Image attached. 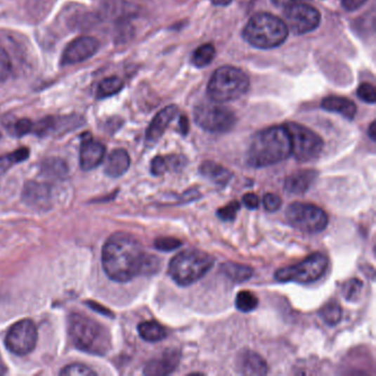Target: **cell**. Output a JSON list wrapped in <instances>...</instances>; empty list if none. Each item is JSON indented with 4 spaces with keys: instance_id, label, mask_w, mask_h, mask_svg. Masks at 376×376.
Wrapping results in <instances>:
<instances>
[{
    "instance_id": "4fadbf2b",
    "label": "cell",
    "mask_w": 376,
    "mask_h": 376,
    "mask_svg": "<svg viewBox=\"0 0 376 376\" xmlns=\"http://www.w3.org/2000/svg\"><path fill=\"white\" fill-rule=\"evenodd\" d=\"M100 48V42L94 37H77L72 40L62 53L61 64L63 67L82 63L94 56Z\"/></svg>"
},
{
    "instance_id": "7c38bea8",
    "label": "cell",
    "mask_w": 376,
    "mask_h": 376,
    "mask_svg": "<svg viewBox=\"0 0 376 376\" xmlns=\"http://www.w3.org/2000/svg\"><path fill=\"white\" fill-rule=\"evenodd\" d=\"M285 18L287 28L294 34H305L318 28L321 15L317 8L302 1L287 7Z\"/></svg>"
},
{
    "instance_id": "ac0fdd59",
    "label": "cell",
    "mask_w": 376,
    "mask_h": 376,
    "mask_svg": "<svg viewBox=\"0 0 376 376\" xmlns=\"http://www.w3.org/2000/svg\"><path fill=\"white\" fill-rule=\"evenodd\" d=\"M179 113L177 106H167L164 110H160L154 119L151 121L150 125L147 128L146 141L148 143H155L162 138L168 126L170 125L174 117Z\"/></svg>"
},
{
    "instance_id": "277c9868",
    "label": "cell",
    "mask_w": 376,
    "mask_h": 376,
    "mask_svg": "<svg viewBox=\"0 0 376 376\" xmlns=\"http://www.w3.org/2000/svg\"><path fill=\"white\" fill-rule=\"evenodd\" d=\"M244 39L259 49H273L286 41L288 28L284 20L268 13H256L243 31Z\"/></svg>"
},
{
    "instance_id": "ffe728a7",
    "label": "cell",
    "mask_w": 376,
    "mask_h": 376,
    "mask_svg": "<svg viewBox=\"0 0 376 376\" xmlns=\"http://www.w3.org/2000/svg\"><path fill=\"white\" fill-rule=\"evenodd\" d=\"M318 171L313 169H302L290 174L285 182V189L294 195H304L317 179Z\"/></svg>"
},
{
    "instance_id": "9a60e30c",
    "label": "cell",
    "mask_w": 376,
    "mask_h": 376,
    "mask_svg": "<svg viewBox=\"0 0 376 376\" xmlns=\"http://www.w3.org/2000/svg\"><path fill=\"white\" fill-rule=\"evenodd\" d=\"M51 197V187L48 183L29 181L23 188V202L37 210H46L50 207Z\"/></svg>"
},
{
    "instance_id": "7bdbcfd3",
    "label": "cell",
    "mask_w": 376,
    "mask_h": 376,
    "mask_svg": "<svg viewBox=\"0 0 376 376\" xmlns=\"http://www.w3.org/2000/svg\"><path fill=\"white\" fill-rule=\"evenodd\" d=\"M87 305H89V307L92 308L94 311H98V313H102V315L110 316V317L113 315V313H110V310L103 307L100 304H96V302H87Z\"/></svg>"
},
{
    "instance_id": "7dc6e473",
    "label": "cell",
    "mask_w": 376,
    "mask_h": 376,
    "mask_svg": "<svg viewBox=\"0 0 376 376\" xmlns=\"http://www.w3.org/2000/svg\"><path fill=\"white\" fill-rule=\"evenodd\" d=\"M233 0H212V3L216 6H228L232 3Z\"/></svg>"
},
{
    "instance_id": "4316f807",
    "label": "cell",
    "mask_w": 376,
    "mask_h": 376,
    "mask_svg": "<svg viewBox=\"0 0 376 376\" xmlns=\"http://www.w3.org/2000/svg\"><path fill=\"white\" fill-rule=\"evenodd\" d=\"M41 174L49 179H63L67 174V166L60 158L46 159L42 162Z\"/></svg>"
},
{
    "instance_id": "83f0119b",
    "label": "cell",
    "mask_w": 376,
    "mask_h": 376,
    "mask_svg": "<svg viewBox=\"0 0 376 376\" xmlns=\"http://www.w3.org/2000/svg\"><path fill=\"white\" fill-rule=\"evenodd\" d=\"M123 87L124 82L119 77H106L98 84V91H96V98L103 100V98L113 96V95L121 92Z\"/></svg>"
},
{
    "instance_id": "603a6c76",
    "label": "cell",
    "mask_w": 376,
    "mask_h": 376,
    "mask_svg": "<svg viewBox=\"0 0 376 376\" xmlns=\"http://www.w3.org/2000/svg\"><path fill=\"white\" fill-rule=\"evenodd\" d=\"M321 108L331 113L340 114L350 121L356 117V112H358L354 102L346 98H341V96L325 98L321 103Z\"/></svg>"
},
{
    "instance_id": "52a82bcc",
    "label": "cell",
    "mask_w": 376,
    "mask_h": 376,
    "mask_svg": "<svg viewBox=\"0 0 376 376\" xmlns=\"http://www.w3.org/2000/svg\"><path fill=\"white\" fill-rule=\"evenodd\" d=\"M328 266L329 259L325 254H311L300 263L278 269L275 273V278L282 283L311 284L323 276Z\"/></svg>"
},
{
    "instance_id": "ab89813d",
    "label": "cell",
    "mask_w": 376,
    "mask_h": 376,
    "mask_svg": "<svg viewBox=\"0 0 376 376\" xmlns=\"http://www.w3.org/2000/svg\"><path fill=\"white\" fill-rule=\"evenodd\" d=\"M282 205V199L275 193H267V195H264L263 205L265 210L268 211V212H276L280 209Z\"/></svg>"
},
{
    "instance_id": "44dd1931",
    "label": "cell",
    "mask_w": 376,
    "mask_h": 376,
    "mask_svg": "<svg viewBox=\"0 0 376 376\" xmlns=\"http://www.w3.org/2000/svg\"><path fill=\"white\" fill-rule=\"evenodd\" d=\"M199 172L203 178L220 187H226L233 177V174L226 169V167L214 162H203L200 166Z\"/></svg>"
},
{
    "instance_id": "5b68a950",
    "label": "cell",
    "mask_w": 376,
    "mask_h": 376,
    "mask_svg": "<svg viewBox=\"0 0 376 376\" xmlns=\"http://www.w3.org/2000/svg\"><path fill=\"white\" fill-rule=\"evenodd\" d=\"M214 265L210 254L197 249H187L177 254L169 264L170 277L179 286L187 287L205 277Z\"/></svg>"
},
{
    "instance_id": "d4e9b609",
    "label": "cell",
    "mask_w": 376,
    "mask_h": 376,
    "mask_svg": "<svg viewBox=\"0 0 376 376\" xmlns=\"http://www.w3.org/2000/svg\"><path fill=\"white\" fill-rule=\"evenodd\" d=\"M220 269L223 274L235 283H244L249 280L253 276L254 273L253 268L247 265L233 263V261H226L222 264Z\"/></svg>"
},
{
    "instance_id": "b9f144b4",
    "label": "cell",
    "mask_w": 376,
    "mask_h": 376,
    "mask_svg": "<svg viewBox=\"0 0 376 376\" xmlns=\"http://www.w3.org/2000/svg\"><path fill=\"white\" fill-rule=\"evenodd\" d=\"M344 9L348 11H358L368 0H341Z\"/></svg>"
},
{
    "instance_id": "3957f363",
    "label": "cell",
    "mask_w": 376,
    "mask_h": 376,
    "mask_svg": "<svg viewBox=\"0 0 376 376\" xmlns=\"http://www.w3.org/2000/svg\"><path fill=\"white\" fill-rule=\"evenodd\" d=\"M69 332L74 346L86 354L105 356L112 346L108 329L83 313L70 316Z\"/></svg>"
},
{
    "instance_id": "7402d4cb",
    "label": "cell",
    "mask_w": 376,
    "mask_h": 376,
    "mask_svg": "<svg viewBox=\"0 0 376 376\" xmlns=\"http://www.w3.org/2000/svg\"><path fill=\"white\" fill-rule=\"evenodd\" d=\"M131 166V157L125 149L112 151L108 158L105 174L110 178L122 177Z\"/></svg>"
},
{
    "instance_id": "e0dca14e",
    "label": "cell",
    "mask_w": 376,
    "mask_h": 376,
    "mask_svg": "<svg viewBox=\"0 0 376 376\" xmlns=\"http://www.w3.org/2000/svg\"><path fill=\"white\" fill-rule=\"evenodd\" d=\"M105 154L106 148L102 143L85 135L79 149V166L85 171H90L102 164Z\"/></svg>"
},
{
    "instance_id": "4dcf8cb0",
    "label": "cell",
    "mask_w": 376,
    "mask_h": 376,
    "mask_svg": "<svg viewBox=\"0 0 376 376\" xmlns=\"http://www.w3.org/2000/svg\"><path fill=\"white\" fill-rule=\"evenodd\" d=\"M28 157L29 149L25 148V147L17 149V150L13 151L11 154L0 157V176L5 174L13 164L25 162Z\"/></svg>"
},
{
    "instance_id": "f1b7e54d",
    "label": "cell",
    "mask_w": 376,
    "mask_h": 376,
    "mask_svg": "<svg viewBox=\"0 0 376 376\" xmlns=\"http://www.w3.org/2000/svg\"><path fill=\"white\" fill-rule=\"evenodd\" d=\"M319 315L328 325H337L342 319V308L338 302L332 300L321 308Z\"/></svg>"
},
{
    "instance_id": "f35d334b",
    "label": "cell",
    "mask_w": 376,
    "mask_h": 376,
    "mask_svg": "<svg viewBox=\"0 0 376 376\" xmlns=\"http://www.w3.org/2000/svg\"><path fill=\"white\" fill-rule=\"evenodd\" d=\"M32 128H34V123L28 118H22V119H19L13 124V133L17 137H22V136L31 133Z\"/></svg>"
},
{
    "instance_id": "2e32d148",
    "label": "cell",
    "mask_w": 376,
    "mask_h": 376,
    "mask_svg": "<svg viewBox=\"0 0 376 376\" xmlns=\"http://www.w3.org/2000/svg\"><path fill=\"white\" fill-rule=\"evenodd\" d=\"M181 354L177 349H167L162 356L155 358L147 363L143 374L149 376L169 375L176 371L180 363Z\"/></svg>"
},
{
    "instance_id": "8992f818",
    "label": "cell",
    "mask_w": 376,
    "mask_h": 376,
    "mask_svg": "<svg viewBox=\"0 0 376 376\" xmlns=\"http://www.w3.org/2000/svg\"><path fill=\"white\" fill-rule=\"evenodd\" d=\"M249 87V79L245 72L226 65L213 73L207 84V95L213 102H231L243 96Z\"/></svg>"
},
{
    "instance_id": "484cf974",
    "label": "cell",
    "mask_w": 376,
    "mask_h": 376,
    "mask_svg": "<svg viewBox=\"0 0 376 376\" xmlns=\"http://www.w3.org/2000/svg\"><path fill=\"white\" fill-rule=\"evenodd\" d=\"M138 333L147 342H159L167 337V331L157 321H145L138 325Z\"/></svg>"
},
{
    "instance_id": "8d00e7d4",
    "label": "cell",
    "mask_w": 376,
    "mask_h": 376,
    "mask_svg": "<svg viewBox=\"0 0 376 376\" xmlns=\"http://www.w3.org/2000/svg\"><path fill=\"white\" fill-rule=\"evenodd\" d=\"M11 72V61L9 54L0 46V83L5 82Z\"/></svg>"
},
{
    "instance_id": "bcb514c9",
    "label": "cell",
    "mask_w": 376,
    "mask_h": 376,
    "mask_svg": "<svg viewBox=\"0 0 376 376\" xmlns=\"http://www.w3.org/2000/svg\"><path fill=\"white\" fill-rule=\"evenodd\" d=\"M369 136L370 138L372 139V141H375L376 139V129H375V123H372L371 125H370L369 128Z\"/></svg>"
},
{
    "instance_id": "74e56055",
    "label": "cell",
    "mask_w": 376,
    "mask_h": 376,
    "mask_svg": "<svg viewBox=\"0 0 376 376\" xmlns=\"http://www.w3.org/2000/svg\"><path fill=\"white\" fill-rule=\"evenodd\" d=\"M358 96L363 102L374 104L376 101L375 87L370 83H363L358 89Z\"/></svg>"
},
{
    "instance_id": "ee69618b",
    "label": "cell",
    "mask_w": 376,
    "mask_h": 376,
    "mask_svg": "<svg viewBox=\"0 0 376 376\" xmlns=\"http://www.w3.org/2000/svg\"><path fill=\"white\" fill-rule=\"evenodd\" d=\"M274 5L277 7H290V6L294 5V4L302 3L304 0H271Z\"/></svg>"
},
{
    "instance_id": "cb8c5ba5",
    "label": "cell",
    "mask_w": 376,
    "mask_h": 376,
    "mask_svg": "<svg viewBox=\"0 0 376 376\" xmlns=\"http://www.w3.org/2000/svg\"><path fill=\"white\" fill-rule=\"evenodd\" d=\"M186 164H187V159L178 155L157 156L151 162L150 171L154 176H162L167 171L182 169Z\"/></svg>"
},
{
    "instance_id": "1f68e13d",
    "label": "cell",
    "mask_w": 376,
    "mask_h": 376,
    "mask_svg": "<svg viewBox=\"0 0 376 376\" xmlns=\"http://www.w3.org/2000/svg\"><path fill=\"white\" fill-rule=\"evenodd\" d=\"M235 306L242 313H251L259 306V299L253 292L243 290L240 292L236 296Z\"/></svg>"
},
{
    "instance_id": "836d02e7",
    "label": "cell",
    "mask_w": 376,
    "mask_h": 376,
    "mask_svg": "<svg viewBox=\"0 0 376 376\" xmlns=\"http://www.w3.org/2000/svg\"><path fill=\"white\" fill-rule=\"evenodd\" d=\"M60 374L64 376H92L96 375V372L84 364L74 363L65 366Z\"/></svg>"
},
{
    "instance_id": "9c48e42d",
    "label": "cell",
    "mask_w": 376,
    "mask_h": 376,
    "mask_svg": "<svg viewBox=\"0 0 376 376\" xmlns=\"http://www.w3.org/2000/svg\"><path fill=\"white\" fill-rule=\"evenodd\" d=\"M286 219L292 228L309 234L323 232L329 223L327 213L310 203H292L287 209Z\"/></svg>"
},
{
    "instance_id": "30bf717a",
    "label": "cell",
    "mask_w": 376,
    "mask_h": 376,
    "mask_svg": "<svg viewBox=\"0 0 376 376\" xmlns=\"http://www.w3.org/2000/svg\"><path fill=\"white\" fill-rule=\"evenodd\" d=\"M195 122L210 133H226L235 126L236 116L233 110L226 106L215 103H202L195 108Z\"/></svg>"
},
{
    "instance_id": "d6a6232c",
    "label": "cell",
    "mask_w": 376,
    "mask_h": 376,
    "mask_svg": "<svg viewBox=\"0 0 376 376\" xmlns=\"http://www.w3.org/2000/svg\"><path fill=\"white\" fill-rule=\"evenodd\" d=\"M362 284L361 280L358 279L354 278L350 279L348 282L344 284L343 286L342 294L344 296L348 302H354V300L358 299V296H360V292H361Z\"/></svg>"
},
{
    "instance_id": "5bb4252c",
    "label": "cell",
    "mask_w": 376,
    "mask_h": 376,
    "mask_svg": "<svg viewBox=\"0 0 376 376\" xmlns=\"http://www.w3.org/2000/svg\"><path fill=\"white\" fill-rule=\"evenodd\" d=\"M82 119L75 116H65V117H46L41 121L34 124V131L36 135L40 137L46 136L57 135V134H64L69 131H73L75 128L81 126Z\"/></svg>"
},
{
    "instance_id": "60d3db41",
    "label": "cell",
    "mask_w": 376,
    "mask_h": 376,
    "mask_svg": "<svg viewBox=\"0 0 376 376\" xmlns=\"http://www.w3.org/2000/svg\"><path fill=\"white\" fill-rule=\"evenodd\" d=\"M243 205L249 210H256L259 207V199L254 193H246L243 195Z\"/></svg>"
},
{
    "instance_id": "8fae6325",
    "label": "cell",
    "mask_w": 376,
    "mask_h": 376,
    "mask_svg": "<svg viewBox=\"0 0 376 376\" xmlns=\"http://www.w3.org/2000/svg\"><path fill=\"white\" fill-rule=\"evenodd\" d=\"M38 330L32 320H20L15 323L6 335V346L15 356H27L36 348Z\"/></svg>"
},
{
    "instance_id": "d6986e66",
    "label": "cell",
    "mask_w": 376,
    "mask_h": 376,
    "mask_svg": "<svg viewBox=\"0 0 376 376\" xmlns=\"http://www.w3.org/2000/svg\"><path fill=\"white\" fill-rule=\"evenodd\" d=\"M238 369L243 375H266L268 366L259 354L251 350L242 351L238 358Z\"/></svg>"
},
{
    "instance_id": "f546056e",
    "label": "cell",
    "mask_w": 376,
    "mask_h": 376,
    "mask_svg": "<svg viewBox=\"0 0 376 376\" xmlns=\"http://www.w3.org/2000/svg\"><path fill=\"white\" fill-rule=\"evenodd\" d=\"M215 53L216 51L212 44H203L199 46L192 56V63L197 67H207L214 59Z\"/></svg>"
},
{
    "instance_id": "c3c4849f",
    "label": "cell",
    "mask_w": 376,
    "mask_h": 376,
    "mask_svg": "<svg viewBox=\"0 0 376 376\" xmlns=\"http://www.w3.org/2000/svg\"><path fill=\"white\" fill-rule=\"evenodd\" d=\"M7 373V368H6L5 362H4L3 358L0 356V375Z\"/></svg>"
},
{
    "instance_id": "d590c367",
    "label": "cell",
    "mask_w": 376,
    "mask_h": 376,
    "mask_svg": "<svg viewBox=\"0 0 376 376\" xmlns=\"http://www.w3.org/2000/svg\"><path fill=\"white\" fill-rule=\"evenodd\" d=\"M240 209H241V205L238 201H232L226 207H221L216 214L224 222H231V221L235 220L236 214Z\"/></svg>"
},
{
    "instance_id": "6da1fadb",
    "label": "cell",
    "mask_w": 376,
    "mask_h": 376,
    "mask_svg": "<svg viewBox=\"0 0 376 376\" xmlns=\"http://www.w3.org/2000/svg\"><path fill=\"white\" fill-rule=\"evenodd\" d=\"M146 255L135 236L117 232L110 235L103 246V269L112 280L129 282L134 277L141 275Z\"/></svg>"
},
{
    "instance_id": "7a4b0ae2",
    "label": "cell",
    "mask_w": 376,
    "mask_h": 376,
    "mask_svg": "<svg viewBox=\"0 0 376 376\" xmlns=\"http://www.w3.org/2000/svg\"><path fill=\"white\" fill-rule=\"evenodd\" d=\"M292 155L290 138L285 126H274L259 131L252 141L247 162L255 168L284 162Z\"/></svg>"
},
{
    "instance_id": "f6af8a7d",
    "label": "cell",
    "mask_w": 376,
    "mask_h": 376,
    "mask_svg": "<svg viewBox=\"0 0 376 376\" xmlns=\"http://www.w3.org/2000/svg\"><path fill=\"white\" fill-rule=\"evenodd\" d=\"M179 127L182 135H187L188 131H189V121L186 116H181L180 118Z\"/></svg>"
},
{
    "instance_id": "ba28073f",
    "label": "cell",
    "mask_w": 376,
    "mask_h": 376,
    "mask_svg": "<svg viewBox=\"0 0 376 376\" xmlns=\"http://www.w3.org/2000/svg\"><path fill=\"white\" fill-rule=\"evenodd\" d=\"M290 138L292 154L298 162H313L323 153V141L315 131L300 124L285 125Z\"/></svg>"
},
{
    "instance_id": "e575fe53",
    "label": "cell",
    "mask_w": 376,
    "mask_h": 376,
    "mask_svg": "<svg viewBox=\"0 0 376 376\" xmlns=\"http://www.w3.org/2000/svg\"><path fill=\"white\" fill-rule=\"evenodd\" d=\"M182 243L178 238H171V236H162L155 240V247L158 251L174 252L179 249Z\"/></svg>"
}]
</instances>
